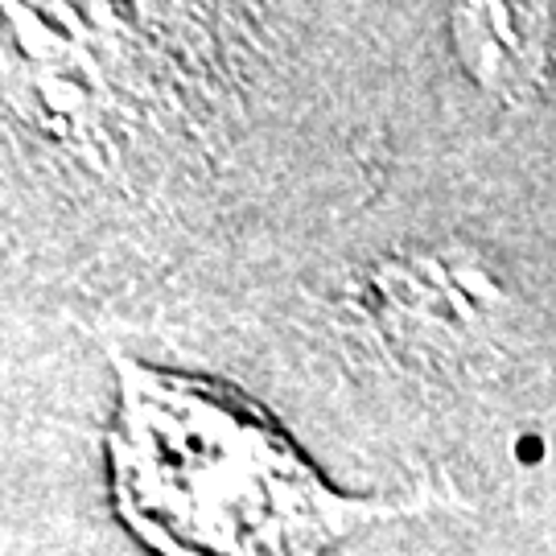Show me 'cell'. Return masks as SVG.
Returning <instances> with one entry per match:
<instances>
[{
    "instance_id": "cell-1",
    "label": "cell",
    "mask_w": 556,
    "mask_h": 556,
    "mask_svg": "<svg viewBox=\"0 0 556 556\" xmlns=\"http://www.w3.org/2000/svg\"><path fill=\"white\" fill-rule=\"evenodd\" d=\"M112 498L157 556H326L417 503L334 491L289 433L236 388L112 351Z\"/></svg>"
}]
</instances>
